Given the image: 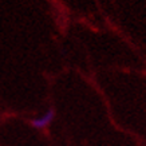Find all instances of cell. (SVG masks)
<instances>
[{
	"mask_svg": "<svg viewBox=\"0 0 146 146\" xmlns=\"http://www.w3.org/2000/svg\"><path fill=\"white\" fill-rule=\"evenodd\" d=\"M52 118H54V110H48L43 117H42V118L31 121V125L34 126V127L42 129V127H44V126H47V125L52 121Z\"/></svg>",
	"mask_w": 146,
	"mask_h": 146,
	"instance_id": "obj_1",
	"label": "cell"
}]
</instances>
